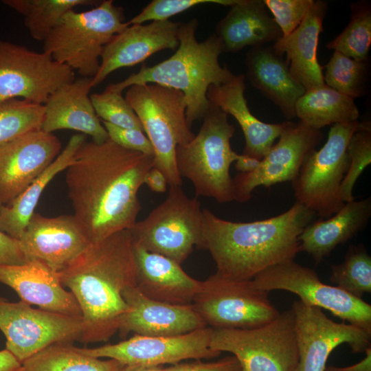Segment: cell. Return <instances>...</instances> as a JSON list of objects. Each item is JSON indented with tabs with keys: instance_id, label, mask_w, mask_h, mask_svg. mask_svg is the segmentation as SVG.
<instances>
[{
	"instance_id": "cell-1",
	"label": "cell",
	"mask_w": 371,
	"mask_h": 371,
	"mask_svg": "<svg viewBox=\"0 0 371 371\" xmlns=\"http://www.w3.org/2000/svg\"><path fill=\"white\" fill-rule=\"evenodd\" d=\"M154 157L128 150L110 139L85 141L67 168L74 216L91 243L131 229L141 210L137 196Z\"/></svg>"
},
{
	"instance_id": "cell-2",
	"label": "cell",
	"mask_w": 371,
	"mask_h": 371,
	"mask_svg": "<svg viewBox=\"0 0 371 371\" xmlns=\"http://www.w3.org/2000/svg\"><path fill=\"white\" fill-rule=\"evenodd\" d=\"M63 286L75 297L82 313L84 344L106 341L118 331L129 311L122 293L137 284V267L129 229L91 243L58 271Z\"/></svg>"
},
{
	"instance_id": "cell-3",
	"label": "cell",
	"mask_w": 371,
	"mask_h": 371,
	"mask_svg": "<svg viewBox=\"0 0 371 371\" xmlns=\"http://www.w3.org/2000/svg\"><path fill=\"white\" fill-rule=\"evenodd\" d=\"M315 214L295 202L278 216L243 223L203 209L198 247L209 251L222 276L251 280L269 267L294 260L300 251L299 236Z\"/></svg>"
},
{
	"instance_id": "cell-4",
	"label": "cell",
	"mask_w": 371,
	"mask_h": 371,
	"mask_svg": "<svg viewBox=\"0 0 371 371\" xmlns=\"http://www.w3.org/2000/svg\"><path fill=\"white\" fill-rule=\"evenodd\" d=\"M198 25L196 19L181 23L179 45L173 55L151 67L143 65L139 71L107 87L122 93L132 85L154 83L180 91L186 102L187 124L191 128L193 122L203 119L212 106L207 97L209 87L225 84L235 76L219 63L223 50L215 34L203 41H197Z\"/></svg>"
},
{
	"instance_id": "cell-5",
	"label": "cell",
	"mask_w": 371,
	"mask_h": 371,
	"mask_svg": "<svg viewBox=\"0 0 371 371\" xmlns=\"http://www.w3.org/2000/svg\"><path fill=\"white\" fill-rule=\"evenodd\" d=\"M234 132L227 114L212 104L197 135L177 146L179 173L192 182L196 196L212 198L220 203L234 201L230 166L239 156L231 147Z\"/></svg>"
},
{
	"instance_id": "cell-6",
	"label": "cell",
	"mask_w": 371,
	"mask_h": 371,
	"mask_svg": "<svg viewBox=\"0 0 371 371\" xmlns=\"http://www.w3.org/2000/svg\"><path fill=\"white\" fill-rule=\"evenodd\" d=\"M128 25L124 8L104 0L89 10L67 12L43 41V51L81 77L92 78L105 45Z\"/></svg>"
},
{
	"instance_id": "cell-7",
	"label": "cell",
	"mask_w": 371,
	"mask_h": 371,
	"mask_svg": "<svg viewBox=\"0 0 371 371\" xmlns=\"http://www.w3.org/2000/svg\"><path fill=\"white\" fill-rule=\"evenodd\" d=\"M125 99L153 145L154 166L164 173L169 186H181L176 150L177 146L188 144L195 136L187 124V106L183 93L148 83L128 87Z\"/></svg>"
},
{
	"instance_id": "cell-8",
	"label": "cell",
	"mask_w": 371,
	"mask_h": 371,
	"mask_svg": "<svg viewBox=\"0 0 371 371\" xmlns=\"http://www.w3.org/2000/svg\"><path fill=\"white\" fill-rule=\"evenodd\" d=\"M210 347L232 354L241 371H295L298 350L293 310L256 328H213Z\"/></svg>"
},
{
	"instance_id": "cell-9",
	"label": "cell",
	"mask_w": 371,
	"mask_h": 371,
	"mask_svg": "<svg viewBox=\"0 0 371 371\" xmlns=\"http://www.w3.org/2000/svg\"><path fill=\"white\" fill-rule=\"evenodd\" d=\"M202 225L197 197H188L177 186H170L167 198L129 231L133 245L181 265L198 247Z\"/></svg>"
},
{
	"instance_id": "cell-10",
	"label": "cell",
	"mask_w": 371,
	"mask_h": 371,
	"mask_svg": "<svg viewBox=\"0 0 371 371\" xmlns=\"http://www.w3.org/2000/svg\"><path fill=\"white\" fill-rule=\"evenodd\" d=\"M359 122L331 126L325 144L304 159L292 188L297 203L328 218L344 205L340 186L348 166L347 147Z\"/></svg>"
},
{
	"instance_id": "cell-11",
	"label": "cell",
	"mask_w": 371,
	"mask_h": 371,
	"mask_svg": "<svg viewBox=\"0 0 371 371\" xmlns=\"http://www.w3.org/2000/svg\"><path fill=\"white\" fill-rule=\"evenodd\" d=\"M192 306L212 328H252L276 319L280 312L268 292L251 280H236L218 272L201 282Z\"/></svg>"
},
{
	"instance_id": "cell-12",
	"label": "cell",
	"mask_w": 371,
	"mask_h": 371,
	"mask_svg": "<svg viewBox=\"0 0 371 371\" xmlns=\"http://www.w3.org/2000/svg\"><path fill=\"white\" fill-rule=\"evenodd\" d=\"M254 285L266 292L293 293L304 304L324 308L343 322L371 333V305L341 289L322 282L312 269L293 260L273 265L257 274Z\"/></svg>"
},
{
	"instance_id": "cell-13",
	"label": "cell",
	"mask_w": 371,
	"mask_h": 371,
	"mask_svg": "<svg viewBox=\"0 0 371 371\" xmlns=\"http://www.w3.org/2000/svg\"><path fill=\"white\" fill-rule=\"evenodd\" d=\"M75 79L74 71L50 54L0 40V102L21 99L43 105Z\"/></svg>"
},
{
	"instance_id": "cell-14",
	"label": "cell",
	"mask_w": 371,
	"mask_h": 371,
	"mask_svg": "<svg viewBox=\"0 0 371 371\" xmlns=\"http://www.w3.org/2000/svg\"><path fill=\"white\" fill-rule=\"evenodd\" d=\"M82 328L81 317L0 299V330L6 338V349L21 363L50 345L80 341Z\"/></svg>"
},
{
	"instance_id": "cell-15",
	"label": "cell",
	"mask_w": 371,
	"mask_h": 371,
	"mask_svg": "<svg viewBox=\"0 0 371 371\" xmlns=\"http://www.w3.org/2000/svg\"><path fill=\"white\" fill-rule=\"evenodd\" d=\"M291 309L298 350L295 371H324L330 353L344 344L353 353L365 352L371 347V333L345 322H334L319 308L299 300L293 303Z\"/></svg>"
},
{
	"instance_id": "cell-16",
	"label": "cell",
	"mask_w": 371,
	"mask_h": 371,
	"mask_svg": "<svg viewBox=\"0 0 371 371\" xmlns=\"http://www.w3.org/2000/svg\"><path fill=\"white\" fill-rule=\"evenodd\" d=\"M213 328L205 326L176 336L135 335L117 344L80 350L95 357L114 359L124 366H162L186 359H210L220 354L210 347Z\"/></svg>"
},
{
	"instance_id": "cell-17",
	"label": "cell",
	"mask_w": 371,
	"mask_h": 371,
	"mask_svg": "<svg viewBox=\"0 0 371 371\" xmlns=\"http://www.w3.org/2000/svg\"><path fill=\"white\" fill-rule=\"evenodd\" d=\"M324 137L321 130L301 122H285V126L258 167L249 173L237 174L233 178L234 201L247 202L252 192L259 186L269 188L275 184L292 181L299 173L306 155Z\"/></svg>"
},
{
	"instance_id": "cell-18",
	"label": "cell",
	"mask_w": 371,
	"mask_h": 371,
	"mask_svg": "<svg viewBox=\"0 0 371 371\" xmlns=\"http://www.w3.org/2000/svg\"><path fill=\"white\" fill-rule=\"evenodd\" d=\"M59 139L41 129L0 145V202L11 203L58 157Z\"/></svg>"
},
{
	"instance_id": "cell-19",
	"label": "cell",
	"mask_w": 371,
	"mask_h": 371,
	"mask_svg": "<svg viewBox=\"0 0 371 371\" xmlns=\"http://www.w3.org/2000/svg\"><path fill=\"white\" fill-rule=\"evenodd\" d=\"M27 260L60 271L91 243L74 215L47 217L36 212L18 240Z\"/></svg>"
},
{
	"instance_id": "cell-20",
	"label": "cell",
	"mask_w": 371,
	"mask_h": 371,
	"mask_svg": "<svg viewBox=\"0 0 371 371\" xmlns=\"http://www.w3.org/2000/svg\"><path fill=\"white\" fill-rule=\"evenodd\" d=\"M180 24L170 20L152 21L129 25L116 34L104 47L91 87L98 85L117 69L139 64L161 50L176 49Z\"/></svg>"
},
{
	"instance_id": "cell-21",
	"label": "cell",
	"mask_w": 371,
	"mask_h": 371,
	"mask_svg": "<svg viewBox=\"0 0 371 371\" xmlns=\"http://www.w3.org/2000/svg\"><path fill=\"white\" fill-rule=\"evenodd\" d=\"M123 297L129 311L118 331L146 336H176L207 326L192 304L178 305L146 297L136 286L126 287Z\"/></svg>"
},
{
	"instance_id": "cell-22",
	"label": "cell",
	"mask_w": 371,
	"mask_h": 371,
	"mask_svg": "<svg viewBox=\"0 0 371 371\" xmlns=\"http://www.w3.org/2000/svg\"><path fill=\"white\" fill-rule=\"evenodd\" d=\"M0 282L14 289L24 302L47 311L82 317L80 308L74 295L64 288L59 272L41 261L1 266Z\"/></svg>"
},
{
	"instance_id": "cell-23",
	"label": "cell",
	"mask_w": 371,
	"mask_h": 371,
	"mask_svg": "<svg viewBox=\"0 0 371 371\" xmlns=\"http://www.w3.org/2000/svg\"><path fill=\"white\" fill-rule=\"evenodd\" d=\"M91 78L81 77L55 91L47 100L41 129L49 133L74 130L102 144L109 135L97 116L89 93Z\"/></svg>"
},
{
	"instance_id": "cell-24",
	"label": "cell",
	"mask_w": 371,
	"mask_h": 371,
	"mask_svg": "<svg viewBox=\"0 0 371 371\" xmlns=\"http://www.w3.org/2000/svg\"><path fill=\"white\" fill-rule=\"evenodd\" d=\"M327 9L326 1H314L300 25L289 35L278 38L272 46L278 54H286L291 74L306 91L325 84L317 52Z\"/></svg>"
},
{
	"instance_id": "cell-25",
	"label": "cell",
	"mask_w": 371,
	"mask_h": 371,
	"mask_svg": "<svg viewBox=\"0 0 371 371\" xmlns=\"http://www.w3.org/2000/svg\"><path fill=\"white\" fill-rule=\"evenodd\" d=\"M138 289L146 297L172 304H192L201 281L186 273L181 265L133 245Z\"/></svg>"
},
{
	"instance_id": "cell-26",
	"label": "cell",
	"mask_w": 371,
	"mask_h": 371,
	"mask_svg": "<svg viewBox=\"0 0 371 371\" xmlns=\"http://www.w3.org/2000/svg\"><path fill=\"white\" fill-rule=\"evenodd\" d=\"M245 78L243 74L235 75L225 84L210 86L207 97L212 105L230 114L238 122L245 139L243 154L262 160L279 137L285 122L265 123L251 113L244 95Z\"/></svg>"
},
{
	"instance_id": "cell-27",
	"label": "cell",
	"mask_w": 371,
	"mask_h": 371,
	"mask_svg": "<svg viewBox=\"0 0 371 371\" xmlns=\"http://www.w3.org/2000/svg\"><path fill=\"white\" fill-rule=\"evenodd\" d=\"M370 217V196L346 202L332 216L312 222L304 228L299 236L300 251L310 255L319 265L337 246L364 229Z\"/></svg>"
},
{
	"instance_id": "cell-28",
	"label": "cell",
	"mask_w": 371,
	"mask_h": 371,
	"mask_svg": "<svg viewBox=\"0 0 371 371\" xmlns=\"http://www.w3.org/2000/svg\"><path fill=\"white\" fill-rule=\"evenodd\" d=\"M245 65L251 85L276 104L286 118H294L295 104L306 90L291 74L282 56L272 47H254L247 54Z\"/></svg>"
},
{
	"instance_id": "cell-29",
	"label": "cell",
	"mask_w": 371,
	"mask_h": 371,
	"mask_svg": "<svg viewBox=\"0 0 371 371\" xmlns=\"http://www.w3.org/2000/svg\"><path fill=\"white\" fill-rule=\"evenodd\" d=\"M216 27L223 52H237L246 46L266 45L282 36L262 0H238Z\"/></svg>"
},
{
	"instance_id": "cell-30",
	"label": "cell",
	"mask_w": 371,
	"mask_h": 371,
	"mask_svg": "<svg viewBox=\"0 0 371 371\" xmlns=\"http://www.w3.org/2000/svg\"><path fill=\"white\" fill-rule=\"evenodd\" d=\"M87 136L72 135L54 161L11 203L0 209V229L19 240L34 214L41 194L47 184L60 172L70 165L76 150Z\"/></svg>"
},
{
	"instance_id": "cell-31",
	"label": "cell",
	"mask_w": 371,
	"mask_h": 371,
	"mask_svg": "<svg viewBox=\"0 0 371 371\" xmlns=\"http://www.w3.org/2000/svg\"><path fill=\"white\" fill-rule=\"evenodd\" d=\"M295 117L315 129L358 120L359 112L354 99L326 84L307 90L295 104Z\"/></svg>"
},
{
	"instance_id": "cell-32",
	"label": "cell",
	"mask_w": 371,
	"mask_h": 371,
	"mask_svg": "<svg viewBox=\"0 0 371 371\" xmlns=\"http://www.w3.org/2000/svg\"><path fill=\"white\" fill-rule=\"evenodd\" d=\"M122 366L87 355L71 343H57L22 362L17 371H117Z\"/></svg>"
},
{
	"instance_id": "cell-33",
	"label": "cell",
	"mask_w": 371,
	"mask_h": 371,
	"mask_svg": "<svg viewBox=\"0 0 371 371\" xmlns=\"http://www.w3.org/2000/svg\"><path fill=\"white\" fill-rule=\"evenodd\" d=\"M92 0H3L2 3L22 15L31 36L44 41L62 17L79 6L97 5Z\"/></svg>"
},
{
	"instance_id": "cell-34",
	"label": "cell",
	"mask_w": 371,
	"mask_h": 371,
	"mask_svg": "<svg viewBox=\"0 0 371 371\" xmlns=\"http://www.w3.org/2000/svg\"><path fill=\"white\" fill-rule=\"evenodd\" d=\"M330 281L359 299L371 292V257L363 244L350 245L342 262L331 266Z\"/></svg>"
},
{
	"instance_id": "cell-35",
	"label": "cell",
	"mask_w": 371,
	"mask_h": 371,
	"mask_svg": "<svg viewBox=\"0 0 371 371\" xmlns=\"http://www.w3.org/2000/svg\"><path fill=\"white\" fill-rule=\"evenodd\" d=\"M370 45V5L365 1L353 3L348 25L326 47L356 60L367 61Z\"/></svg>"
},
{
	"instance_id": "cell-36",
	"label": "cell",
	"mask_w": 371,
	"mask_h": 371,
	"mask_svg": "<svg viewBox=\"0 0 371 371\" xmlns=\"http://www.w3.org/2000/svg\"><path fill=\"white\" fill-rule=\"evenodd\" d=\"M325 68L324 80L327 86L354 100L363 95L368 74V60H356L335 51Z\"/></svg>"
},
{
	"instance_id": "cell-37",
	"label": "cell",
	"mask_w": 371,
	"mask_h": 371,
	"mask_svg": "<svg viewBox=\"0 0 371 371\" xmlns=\"http://www.w3.org/2000/svg\"><path fill=\"white\" fill-rule=\"evenodd\" d=\"M44 106L21 99L0 102V145L41 129Z\"/></svg>"
},
{
	"instance_id": "cell-38",
	"label": "cell",
	"mask_w": 371,
	"mask_h": 371,
	"mask_svg": "<svg viewBox=\"0 0 371 371\" xmlns=\"http://www.w3.org/2000/svg\"><path fill=\"white\" fill-rule=\"evenodd\" d=\"M348 166L340 186V197L346 203L354 199L352 192L356 181L365 168L371 164V124L359 122L347 147Z\"/></svg>"
},
{
	"instance_id": "cell-39",
	"label": "cell",
	"mask_w": 371,
	"mask_h": 371,
	"mask_svg": "<svg viewBox=\"0 0 371 371\" xmlns=\"http://www.w3.org/2000/svg\"><path fill=\"white\" fill-rule=\"evenodd\" d=\"M89 96L95 112L102 121L121 128L144 131L139 118L122 93L106 87L103 92Z\"/></svg>"
},
{
	"instance_id": "cell-40",
	"label": "cell",
	"mask_w": 371,
	"mask_h": 371,
	"mask_svg": "<svg viewBox=\"0 0 371 371\" xmlns=\"http://www.w3.org/2000/svg\"><path fill=\"white\" fill-rule=\"evenodd\" d=\"M238 0H153L137 15L127 21L128 25L142 24L152 21H166L174 15L186 11L195 5L216 3L232 6Z\"/></svg>"
},
{
	"instance_id": "cell-41",
	"label": "cell",
	"mask_w": 371,
	"mask_h": 371,
	"mask_svg": "<svg viewBox=\"0 0 371 371\" xmlns=\"http://www.w3.org/2000/svg\"><path fill=\"white\" fill-rule=\"evenodd\" d=\"M313 0H265L267 8L281 30L282 36L292 33L302 22Z\"/></svg>"
},
{
	"instance_id": "cell-42",
	"label": "cell",
	"mask_w": 371,
	"mask_h": 371,
	"mask_svg": "<svg viewBox=\"0 0 371 371\" xmlns=\"http://www.w3.org/2000/svg\"><path fill=\"white\" fill-rule=\"evenodd\" d=\"M109 135V139L121 147L154 157V149L144 131L121 128L101 121Z\"/></svg>"
},
{
	"instance_id": "cell-43",
	"label": "cell",
	"mask_w": 371,
	"mask_h": 371,
	"mask_svg": "<svg viewBox=\"0 0 371 371\" xmlns=\"http://www.w3.org/2000/svg\"><path fill=\"white\" fill-rule=\"evenodd\" d=\"M165 371H241V369L237 359L230 356L213 362L178 363L165 368Z\"/></svg>"
},
{
	"instance_id": "cell-44",
	"label": "cell",
	"mask_w": 371,
	"mask_h": 371,
	"mask_svg": "<svg viewBox=\"0 0 371 371\" xmlns=\"http://www.w3.org/2000/svg\"><path fill=\"white\" fill-rule=\"evenodd\" d=\"M27 261L19 240L0 229V267L22 265Z\"/></svg>"
},
{
	"instance_id": "cell-45",
	"label": "cell",
	"mask_w": 371,
	"mask_h": 371,
	"mask_svg": "<svg viewBox=\"0 0 371 371\" xmlns=\"http://www.w3.org/2000/svg\"><path fill=\"white\" fill-rule=\"evenodd\" d=\"M144 183L153 192L162 193L167 190L168 181L164 173L153 166L147 173Z\"/></svg>"
},
{
	"instance_id": "cell-46",
	"label": "cell",
	"mask_w": 371,
	"mask_h": 371,
	"mask_svg": "<svg viewBox=\"0 0 371 371\" xmlns=\"http://www.w3.org/2000/svg\"><path fill=\"white\" fill-rule=\"evenodd\" d=\"M324 371H371V347L365 351V357L358 363L346 367H326Z\"/></svg>"
},
{
	"instance_id": "cell-47",
	"label": "cell",
	"mask_w": 371,
	"mask_h": 371,
	"mask_svg": "<svg viewBox=\"0 0 371 371\" xmlns=\"http://www.w3.org/2000/svg\"><path fill=\"white\" fill-rule=\"evenodd\" d=\"M260 163V159L242 154L236 160L234 166L240 173H249L254 171Z\"/></svg>"
},
{
	"instance_id": "cell-48",
	"label": "cell",
	"mask_w": 371,
	"mask_h": 371,
	"mask_svg": "<svg viewBox=\"0 0 371 371\" xmlns=\"http://www.w3.org/2000/svg\"><path fill=\"white\" fill-rule=\"evenodd\" d=\"M21 363L6 348L0 350V371H17Z\"/></svg>"
},
{
	"instance_id": "cell-49",
	"label": "cell",
	"mask_w": 371,
	"mask_h": 371,
	"mask_svg": "<svg viewBox=\"0 0 371 371\" xmlns=\"http://www.w3.org/2000/svg\"><path fill=\"white\" fill-rule=\"evenodd\" d=\"M117 371H165L163 366H122Z\"/></svg>"
},
{
	"instance_id": "cell-50",
	"label": "cell",
	"mask_w": 371,
	"mask_h": 371,
	"mask_svg": "<svg viewBox=\"0 0 371 371\" xmlns=\"http://www.w3.org/2000/svg\"><path fill=\"white\" fill-rule=\"evenodd\" d=\"M3 206L2 203L0 202V209L1 208V207Z\"/></svg>"
}]
</instances>
